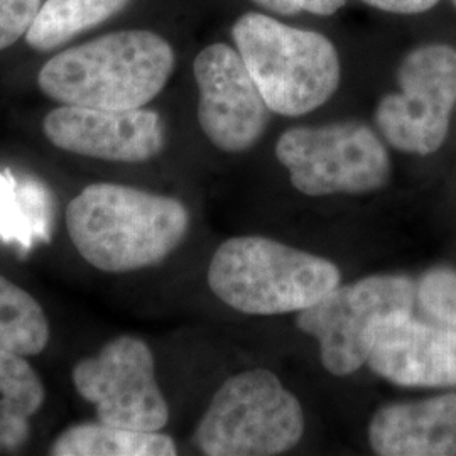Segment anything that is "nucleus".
<instances>
[{"instance_id": "nucleus-1", "label": "nucleus", "mask_w": 456, "mask_h": 456, "mask_svg": "<svg viewBox=\"0 0 456 456\" xmlns=\"http://www.w3.org/2000/svg\"><path fill=\"white\" fill-rule=\"evenodd\" d=\"M66 228L90 265L103 273H131L163 262L180 247L190 212L176 198L95 183L66 207Z\"/></svg>"}, {"instance_id": "nucleus-2", "label": "nucleus", "mask_w": 456, "mask_h": 456, "mask_svg": "<svg viewBox=\"0 0 456 456\" xmlns=\"http://www.w3.org/2000/svg\"><path fill=\"white\" fill-rule=\"evenodd\" d=\"M175 63V51L164 37L127 29L53 56L41 68L37 85L63 105L131 110L161 94Z\"/></svg>"}, {"instance_id": "nucleus-3", "label": "nucleus", "mask_w": 456, "mask_h": 456, "mask_svg": "<svg viewBox=\"0 0 456 456\" xmlns=\"http://www.w3.org/2000/svg\"><path fill=\"white\" fill-rule=\"evenodd\" d=\"M340 279L333 262L256 235L228 239L208 267V284L218 299L261 316L306 310Z\"/></svg>"}, {"instance_id": "nucleus-4", "label": "nucleus", "mask_w": 456, "mask_h": 456, "mask_svg": "<svg viewBox=\"0 0 456 456\" xmlns=\"http://www.w3.org/2000/svg\"><path fill=\"white\" fill-rule=\"evenodd\" d=\"M232 36L271 112L310 114L338 90L340 56L323 34L248 12L237 19Z\"/></svg>"}, {"instance_id": "nucleus-5", "label": "nucleus", "mask_w": 456, "mask_h": 456, "mask_svg": "<svg viewBox=\"0 0 456 456\" xmlns=\"http://www.w3.org/2000/svg\"><path fill=\"white\" fill-rule=\"evenodd\" d=\"M299 401L267 369L233 375L213 395L196 428V448L208 456L281 455L301 441Z\"/></svg>"}, {"instance_id": "nucleus-6", "label": "nucleus", "mask_w": 456, "mask_h": 456, "mask_svg": "<svg viewBox=\"0 0 456 456\" xmlns=\"http://www.w3.org/2000/svg\"><path fill=\"white\" fill-rule=\"evenodd\" d=\"M276 158L303 195H362L384 188L391 178L387 149L355 120L289 129L277 141Z\"/></svg>"}, {"instance_id": "nucleus-7", "label": "nucleus", "mask_w": 456, "mask_h": 456, "mask_svg": "<svg viewBox=\"0 0 456 456\" xmlns=\"http://www.w3.org/2000/svg\"><path fill=\"white\" fill-rule=\"evenodd\" d=\"M416 286L406 276L379 274L337 286L310 308L299 311L297 328L316 338L323 367L337 377L362 369L375 331L384 322L411 314Z\"/></svg>"}, {"instance_id": "nucleus-8", "label": "nucleus", "mask_w": 456, "mask_h": 456, "mask_svg": "<svg viewBox=\"0 0 456 456\" xmlns=\"http://www.w3.org/2000/svg\"><path fill=\"white\" fill-rule=\"evenodd\" d=\"M399 92L382 98L375 126L394 149L428 156L450 129L456 105V49L443 43L409 51L397 68Z\"/></svg>"}, {"instance_id": "nucleus-9", "label": "nucleus", "mask_w": 456, "mask_h": 456, "mask_svg": "<svg viewBox=\"0 0 456 456\" xmlns=\"http://www.w3.org/2000/svg\"><path fill=\"white\" fill-rule=\"evenodd\" d=\"M73 386L97 408L98 421L137 431H161L169 408L156 380L154 357L146 342L118 337L95 357L80 360Z\"/></svg>"}, {"instance_id": "nucleus-10", "label": "nucleus", "mask_w": 456, "mask_h": 456, "mask_svg": "<svg viewBox=\"0 0 456 456\" xmlns=\"http://www.w3.org/2000/svg\"><path fill=\"white\" fill-rule=\"evenodd\" d=\"M198 122L213 146L245 152L269 124L271 109L237 49L215 43L196 56Z\"/></svg>"}, {"instance_id": "nucleus-11", "label": "nucleus", "mask_w": 456, "mask_h": 456, "mask_svg": "<svg viewBox=\"0 0 456 456\" xmlns=\"http://www.w3.org/2000/svg\"><path fill=\"white\" fill-rule=\"evenodd\" d=\"M51 144L66 152L112 163H144L166 144L161 115L147 109L109 110L63 105L43 122Z\"/></svg>"}, {"instance_id": "nucleus-12", "label": "nucleus", "mask_w": 456, "mask_h": 456, "mask_svg": "<svg viewBox=\"0 0 456 456\" xmlns=\"http://www.w3.org/2000/svg\"><path fill=\"white\" fill-rule=\"evenodd\" d=\"M367 365L403 387L456 386V330L428 325L411 314L384 322L375 331Z\"/></svg>"}, {"instance_id": "nucleus-13", "label": "nucleus", "mask_w": 456, "mask_h": 456, "mask_svg": "<svg viewBox=\"0 0 456 456\" xmlns=\"http://www.w3.org/2000/svg\"><path fill=\"white\" fill-rule=\"evenodd\" d=\"M369 441L377 455H456V392L379 409Z\"/></svg>"}, {"instance_id": "nucleus-14", "label": "nucleus", "mask_w": 456, "mask_h": 456, "mask_svg": "<svg viewBox=\"0 0 456 456\" xmlns=\"http://www.w3.org/2000/svg\"><path fill=\"white\" fill-rule=\"evenodd\" d=\"M45 386L24 355L0 348V452H16L31 435V418L43 408Z\"/></svg>"}, {"instance_id": "nucleus-15", "label": "nucleus", "mask_w": 456, "mask_h": 456, "mask_svg": "<svg viewBox=\"0 0 456 456\" xmlns=\"http://www.w3.org/2000/svg\"><path fill=\"white\" fill-rule=\"evenodd\" d=\"M53 456H175L176 443L159 431H137L105 423L68 428L53 443Z\"/></svg>"}, {"instance_id": "nucleus-16", "label": "nucleus", "mask_w": 456, "mask_h": 456, "mask_svg": "<svg viewBox=\"0 0 456 456\" xmlns=\"http://www.w3.org/2000/svg\"><path fill=\"white\" fill-rule=\"evenodd\" d=\"M131 0H45L26 41L36 51L60 48L78 34L97 28Z\"/></svg>"}, {"instance_id": "nucleus-17", "label": "nucleus", "mask_w": 456, "mask_h": 456, "mask_svg": "<svg viewBox=\"0 0 456 456\" xmlns=\"http://www.w3.org/2000/svg\"><path fill=\"white\" fill-rule=\"evenodd\" d=\"M48 342L49 322L39 301L0 274V348L31 357Z\"/></svg>"}, {"instance_id": "nucleus-18", "label": "nucleus", "mask_w": 456, "mask_h": 456, "mask_svg": "<svg viewBox=\"0 0 456 456\" xmlns=\"http://www.w3.org/2000/svg\"><path fill=\"white\" fill-rule=\"evenodd\" d=\"M421 310L438 325L456 330V271L435 267L416 286Z\"/></svg>"}, {"instance_id": "nucleus-19", "label": "nucleus", "mask_w": 456, "mask_h": 456, "mask_svg": "<svg viewBox=\"0 0 456 456\" xmlns=\"http://www.w3.org/2000/svg\"><path fill=\"white\" fill-rule=\"evenodd\" d=\"M41 4V0H0V51L29 31Z\"/></svg>"}, {"instance_id": "nucleus-20", "label": "nucleus", "mask_w": 456, "mask_h": 456, "mask_svg": "<svg viewBox=\"0 0 456 456\" xmlns=\"http://www.w3.org/2000/svg\"><path fill=\"white\" fill-rule=\"evenodd\" d=\"M262 9L279 16L308 12L314 16H333L345 7L346 0H252Z\"/></svg>"}, {"instance_id": "nucleus-21", "label": "nucleus", "mask_w": 456, "mask_h": 456, "mask_svg": "<svg viewBox=\"0 0 456 456\" xmlns=\"http://www.w3.org/2000/svg\"><path fill=\"white\" fill-rule=\"evenodd\" d=\"M363 4L391 14H421L433 9L440 0H362Z\"/></svg>"}, {"instance_id": "nucleus-22", "label": "nucleus", "mask_w": 456, "mask_h": 456, "mask_svg": "<svg viewBox=\"0 0 456 456\" xmlns=\"http://www.w3.org/2000/svg\"><path fill=\"white\" fill-rule=\"evenodd\" d=\"M453 2H455V5H456V0H453Z\"/></svg>"}]
</instances>
